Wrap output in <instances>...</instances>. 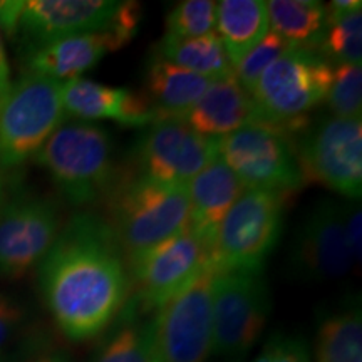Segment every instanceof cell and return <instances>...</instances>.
<instances>
[{"instance_id": "6da1fadb", "label": "cell", "mask_w": 362, "mask_h": 362, "mask_svg": "<svg viewBox=\"0 0 362 362\" xmlns=\"http://www.w3.org/2000/svg\"><path fill=\"white\" fill-rule=\"evenodd\" d=\"M37 267L45 307L69 341L106 332L129 298L128 260L98 215L72 216Z\"/></svg>"}, {"instance_id": "7a4b0ae2", "label": "cell", "mask_w": 362, "mask_h": 362, "mask_svg": "<svg viewBox=\"0 0 362 362\" xmlns=\"http://www.w3.org/2000/svg\"><path fill=\"white\" fill-rule=\"evenodd\" d=\"M106 221L126 259L173 237L188 226V185H166L124 171L106 194Z\"/></svg>"}, {"instance_id": "3957f363", "label": "cell", "mask_w": 362, "mask_h": 362, "mask_svg": "<svg viewBox=\"0 0 362 362\" xmlns=\"http://www.w3.org/2000/svg\"><path fill=\"white\" fill-rule=\"evenodd\" d=\"M35 161L47 171L61 197L74 206L106 197L117 175L110 133L86 121L61 126L35 155Z\"/></svg>"}, {"instance_id": "277c9868", "label": "cell", "mask_w": 362, "mask_h": 362, "mask_svg": "<svg viewBox=\"0 0 362 362\" xmlns=\"http://www.w3.org/2000/svg\"><path fill=\"white\" fill-rule=\"evenodd\" d=\"M332 76V64L314 49H288L250 93L260 121L288 136L302 133L310 124L309 112L325 101Z\"/></svg>"}, {"instance_id": "5b68a950", "label": "cell", "mask_w": 362, "mask_h": 362, "mask_svg": "<svg viewBox=\"0 0 362 362\" xmlns=\"http://www.w3.org/2000/svg\"><path fill=\"white\" fill-rule=\"evenodd\" d=\"M61 81L24 72L0 99V171L24 165L66 119Z\"/></svg>"}, {"instance_id": "8992f818", "label": "cell", "mask_w": 362, "mask_h": 362, "mask_svg": "<svg viewBox=\"0 0 362 362\" xmlns=\"http://www.w3.org/2000/svg\"><path fill=\"white\" fill-rule=\"evenodd\" d=\"M221 269L206 260L155 314L161 362H206L214 347V285Z\"/></svg>"}, {"instance_id": "52a82bcc", "label": "cell", "mask_w": 362, "mask_h": 362, "mask_svg": "<svg viewBox=\"0 0 362 362\" xmlns=\"http://www.w3.org/2000/svg\"><path fill=\"white\" fill-rule=\"evenodd\" d=\"M287 194L247 188L221 221L214 260L221 270H262L279 243Z\"/></svg>"}, {"instance_id": "ba28073f", "label": "cell", "mask_w": 362, "mask_h": 362, "mask_svg": "<svg viewBox=\"0 0 362 362\" xmlns=\"http://www.w3.org/2000/svg\"><path fill=\"white\" fill-rule=\"evenodd\" d=\"M304 181L359 200L362 193L361 119L329 116L298 133L293 141Z\"/></svg>"}, {"instance_id": "9c48e42d", "label": "cell", "mask_w": 362, "mask_h": 362, "mask_svg": "<svg viewBox=\"0 0 362 362\" xmlns=\"http://www.w3.org/2000/svg\"><path fill=\"white\" fill-rule=\"evenodd\" d=\"M218 158L245 188L291 194L305 185L292 138L267 123H252L216 138Z\"/></svg>"}, {"instance_id": "30bf717a", "label": "cell", "mask_w": 362, "mask_h": 362, "mask_svg": "<svg viewBox=\"0 0 362 362\" xmlns=\"http://www.w3.org/2000/svg\"><path fill=\"white\" fill-rule=\"evenodd\" d=\"M272 309L262 270H220L214 285L211 354L242 357L255 346Z\"/></svg>"}, {"instance_id": "8fae6325", "label": "cell", "mask_w": 362, "mask_h": 362, "mask_svg": "<svg viewBox=\"0 0 362 362\" xmlns=\"http://www.w3.org/2000/svg\"><path fill=\"white\" fill-rule=\"evenodd\" d=\"M200 238L187 226L128 259L131 292L128 302L146 315H155L166 300L210 260Z\"/></svg>"}, {"instance_id": "7c38bea8", "label": "cell", "mask_w": 362, "mask_h": 362, "mask_svg": "<svg viewBox=\"0 0 362 362\" xmlns=\"http://www.w3.org/2000/svg\"><path fill=\"white\" fill-rule=\"evenodd\" d=\"M218 158L216 138L176 117H163L139 134L131 149L134 173L166 185H187Z\"/></svg>"}, {"instance_id": "4fadbf2b", "label": "cell", "mask_w": 362, "mask_h": 362, "mask_svg": "<svg viewBox=\"0 0 362 362\" xmlns=\"http://www.w3.org/2000/svg\"><path fill=\"white\" fill-rule=\"evenodd\" d=\"M143 8L138 2H121L119 11L110 25L89 33L76 34L45 44L25 54V72L56 81L81 78L98 66L107 54L119 51L136 37L141 24Z\"/></svg>"}, {"instance_id": "5bb4252c", "label": "cell", "mask_w": 362, "mask_h": 362, "mask_svg": "<svg viewBox=\"0 0 362 362\" xmlns=\"http://www.w3.org/2000/svg\"><path fill=\"white\" fill-rule=\"evenodd\" d=\"M56 202L39 194L8 197L0 211V275L22 279L40 264L61 232Z\"/></svg>"}, {"instance_id": "9a60e30c", "label": "cell", "mask_w": 362, "mask_h": 362, "mask_svg": "<svg viewBox=\"0 0 362 362\" xmlns=\"http://www.w3.org/2000/svg\"><path fill=\"white\" fill-rule=\"evenodd\" d=\"M292 272L302 280L341 279L354 265L344 228V206L322 200L307 211L291 248Z\"/></svg>"}, {"instance_id": "2e32d148", "label": "cell", "mask_w": 362, "mask_h": 362, "mask_svg": "<svg viewBox=\"0 0 362 362\" xmlns=\"http://www.w3.org/2000/svg\"><path fill=\"white\" fill-rule=\"evenodd\" d=\"M119 7L117 0H29L22 4L12 39L19 40L25 56L59 39L110 25Z\"/></svg>"}, {"instance_id": "e0dca14e", "label": "cell", "mask_w": 362, "mask_h": 362, "mask_svg": "<svg viewBox=\"0 0 362 362\" xmlns=\"http://www.w3.org/2000/svg\"><path fill=\"white\" fill-rule=\"evenodd\" d=\"M61 101L66 117H78L86 123L107 119L126 128H146L163 119L144 93L84 78L62 81Z\"/></svg>"}, {"instance_id": "ac0fdd59", "label": "cell", "mask_w": 362, "mask_h": 362, "mask_svg": "<svg viewBox=\"0 0 362 362\" xmlns=\"http://www.w3.org/2000/svg\"><path fill=\"white\" fill-rule=\"evenodd\" d=\"M245 189V185L220 158H215L188 183V226L200 238L211 260L221 221Z\"/></svg>"}, {"instance_id": "d6986e66", "label": "cell", "mask_w": 362, "mask_h": 362, "mask_svg": "<svg viewBox=\"0 0 362 362\" xmlns=\"http://www.w3.org/2000/svg\"><path fill=\"white\" fill-rule=\"evenodd\" d=\"M183 121L197 133L210 138H221L247 124L262 123L252 96L235 76L211 81Z\"/></svg>"}, {"instance_id": "ffe728a7", "label": "cell", "mask_w": 362, "mask_h": 362, "mask_svg": "<svg viewBox=\"0 0 362 362\" xmlns=\"http://www.w3.org/2000/svg\"><path fill=\"white\" fill-rule=\"evenodd\" d=\"M210 83V79L200 74L171 64L156 52L148 59L144 69V96L161 117L183 119L194 104L200 101Z\"/></svg>"}, {"instance_id": "44dd1931", "label": "cell", "mask_w": 362, "mask_h": 362, "mask_svg": "<svg viewBox=\"0 0 362 362\" xmlns=\"http://www.w3.org/2000/svg\"><path fill=\"white\" fill-rule=\"evenodd\" d=\"M215 30L230 62L237 64L269 33V16L262 0H221L216 2Z\"/></svg>"}, {"instance_id": "7402d4cb", "label": "cell", "mask_w": 362, "mask_h": 362, "mask_svg": "<svg viewBox=\"0 0 362 362\" xmlns=\"http://www.w3.org/2000/svg\"><path fill=\"white\" fill-rule=\"evenodd\" d=\"M115 320L90 362H148L155 341V315L143 314L126 302Z\"/></svg>"}, {"instance_id": "603a6c76", "label": "cell", "mask_w": 362, "mask_h": 362, "mask_svg": "<svg viewBox=\"0 0 362 362\" xmlns=\"http://www.w3.org/2000/svg\"><path fill=\"white\" fill-rule=\"evenodd\" d=\"M269 27L291 47L317 49L327 25V7L317 0L265 2Z\"/></svg>"}, {"instance_id": "cb8c5ba5", "label": "cell", "mask_w": 362, "mask_h": 362, "mask_svg": "<svg viewBox=\"0 0 362 362\" xmlns=\"http://www.w3.org/2000/svg\"><path fill=\"white\" fill-rule=\"evenodd\" d=\"M153 52L170 61L171 64L200 74L210 81L233 76L232 62L226 56L223 42L216 30L193 39L163 37L155 45Z\"/></svg>"}, {"instance_id": "d4e9b609", "label": "cell", "mask_w": 362, "mask_h": 362, "mask_svg": "<svg viewBox=\"0 0 362 362\" xmlns=\"http://www.w3.org/2000/svg\"><path fill=\"white\" fill-rule=\"evenodd\" d=\"M317 362H362V317L349 307L325 317L317 330Z\"/></svg>"}, {"instance_id": "484cf974", "label": "cell", "mask_w": 362, "mask_h": 362, "mask_svg": "<svg viewBox=\"0 0 362 362\" xmlns=\"http://www.w3.org/2000/svg\"><path fill=\"white\" fill-rule=\"evenodd\" d=\"M330 64L361 66L362 59V8L327 17L324 35L315 49Z\"/></svg>"}, {"instance_id": "4316f807", "label": "cell", "mask_w": 362, "mask_h": 362, "mask_svg": "<svg viewBox=\"0 0 362 362\" xmlns=\"http://www.w3.org/2000/svg\"><path fill=\"white\" fill-rule=\"evenodd\" d=\"M216 2L185 0L176 4L166 16V33L163 37L193 39L215 33Z\"/></svg>"}, {"instance_id": "83f0119b", "label": "cell", "mask_w": 362, "mask_h": 362, "mask_svg": "<svg viewBox=\"0 0 362 362\" xmlns=\"http://www.w3.org/2000/svg\"><path fill=\"white\" fill-rule=\"evenodd\" d=\"M330 112L336 117L361 119L362 115V71L361 66L341 64L334 69L332 83L325 96Z\"/></svg>"}, {"instance_id": "f1b7e54d", "label": "cell", "mask_w": 362, "mask_h": 362, "mask_svg": "<svg viewBox=\"0 0 362 362\" xmlns=\"http://www.w3.org/2000/svg\"><path fill=\"white\" fill-rule=\"evenodd\" d=\"M292 49L291 45L285 42L284 39H280L277 34L269 33L265 34V37L260 40L259 44H255L243 56L237 64H233V76L238 81L240 86L247 90L248 94L252 93L255 84L259 83L262 74L274 64L277 59Z\"/></svg>"}, {"instance_id": "f546056e", "label": "cell", "mask_w": 362, "mask_h": 362, "mask_svg": "<svg viewBox=\"0 0 362 362\" xmlns=\"http://www.w3.org/2000/svg\"><path fill=\"white\" fill-rule=\"evenodd\" d=\"M252 362H312L307 344L293 336H274Z\"/></svg>"}, {"instance_id": "4dcf8cb0", "label": "cell", "mask_w": 362, "mask_h": 362, "mask_svg": "<svg viewBox=\"0 0 362 362\" xmlns=\"http://www.w3.org/2000/svg\"><path fill=\"white\" fill-rule=\"evenodd\" d=\"M22 320H24V309L19 300L0 292V354L21 329Z\"/></svg>"}, {"instance_id": "1f68e13d", "label": "cell", "mask_w": 362, "mask_h": 362, "mask_svg": "<svg viewBox=\"0 0 362 362\" xmlns=\"http://www.w3.org/2000/svg\"><path fill=\"white\" fill-rule=\"evenodd\" d=\"M361 226H362L361 206H356V205H352L349 208L344 206V228H346V238H347V243H349L354 264H361V253H362Z\"/></svg>"}, {"instance_id": "d6a6232c", "label": "cell", "mask_w": 362, "mask_h": 362, "mask_svg": "<svg viewBox=\"0 0 362 362\" xmlns=\"http://www.w3.org/2000/svg\"><path fill=\"white\" fill-rule=\"evenodd\" d=\"M11 66L7 61V52L6 45H4V37L0 33V99L6 96V93L11 88Z\"/></svg>"}, {"instance_id": "836d02e7", "label": "cell", "mask_w": 362, "mask_h": 362, "mask_svg": "<svg viewBox=\"0 0 362 362\" xmlns=\"http://www.w3.org/2000/svg\"><path fill=\"white\" fill-rule=\"evenodd\" d=\"M325 7H327V17H336L356 11V8H362V2L359 0H334Z\"/></svg>"}, {"instance_id": "e575fe53", "label": "cell", "mask_w": 362, "mask_h": 362, "mask_svg": "<svg viewBox=\"0 0 362 362\" xmlns=\"http://www.w3.org/2000/svg\"><path fill=\"white\" fill-rule=\"evenodd\" d=\"M8 181L6 176H4L2 171H0V211H2L4 205H6L7 200H8Z\"/></svg>"}, {"instance_id": "d590c367", "label": "cell", "mask_w": 362, "mask_h": 362, "mask_svg": "<svg viewBox=\"0 0 362 362\" xmlns=\"http://www.w3.org/2000/svg\"><path fill=\"white\" fill-rule=\"evenodd\" d=\"M34 362H69V359H67V357H64V356H61V354H51V356L40 357V359L34 361Z\"/></svg>"}, {"instance_id": "8d00e7d4", "label": "cell", "mask_w": 362, "mask_h": 362, "mask_svg": "<svg viewBox=\"0 0 362 362\" xmlns=\"http://www.w3.org/2000/svg\"><path fill=\"white\" fill-rule=\"evenodd\" d=\"M148 362H161L160 352H158V349H156V341H153L151 351H149V357H148Z\"/></svg>"}, {"instance_id": "74e56055", "label": "cell", "mask_w": 362, "mask_h": 362, "mask_svg": "<svg viewBox=\"0 0 362 362\" xmlns=\"http://www.w3.org/2000/svg\"><path fill=\"white\" fill-rule=\"evenodd\" d=\"M0 362H6V357H4V352L0 354Z\"/></svg>"}]
</instances>
